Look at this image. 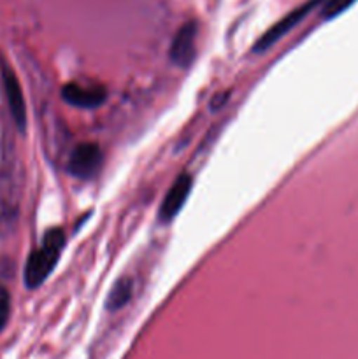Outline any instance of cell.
<instances>
[{
    "mask_svg": "<svg viewBox=\"0 0 358 359\" xmlns=\"http://www.w3.org/2000/svg\"><path fill=\"white\" fill-rule=\"evenodd\" d=\"M63 245H65V233L60 228H53V230L46 231L41 248L32 252L27 266H25V284H27V287L35 290L48 279L49 273L55 269L56 262H58L60 255H62Z\"/></svg>",
    "mask_w": 358,
    "mask_h": 359,
    "instance_id": "cell-1",
    "label": "cell"
},
{
    "mask_svg": "<svg viewBox=\"0 0 358 359\" xmlns=\"http://www.w3.org/2000/svg\"><path fill=\"white\" fill-rule=\"evenodd\" d=\"M102 165V151L97 144H81L72 151L69 158V168L70 175L77 179H90L98 172Z\"/></svg>",
    "mask_w": 358,
    "mask_h": 359,
    "instance_id": "cell-2",
    "label": "cell"
},
{
    "mask_svg": "<svg viewBox=\"0 0 358 359\" xmlns=\"http://www.w3.org/2000/svg\"><path fill=\"white\" fill-rule=\"evenodd\" d=\"M195 44H197V23L195 21H188L183 25L178 32H175L174 39L171 44V60L178 67L192 65L193 58H195Z\"/></svg>",
    "mask_w": 358,
    "mask_h": 359,
    "instance_id": "cell-3",
    "label": "cell"
},
{
    "mask_svg": "<svg viewBox=\"0 0 358 359\" xmlns=\"http://www.w3.org/2000/svg\"><path fill=\"white\" fill-rule=\"evenodd\" d=\"M62 97L67 104L79 109H95L105 102V88L98 84L83 86L79 83H69L62 88Z\"/></svg>",
    "mask_w": 358,
    "mask_h": 359,
    "instance_id": "cell-4",
    "label": "cell"
},
{
    "mask_svg": "<svg viewBox=\"0 0 358 359\" xmlns=\"http://www.w3.org/2000/svg\"><path fill=\"white\" fill-rule=\"evenodd\" d=\"M192 177L188 174H183L175 179L174 184L171 186V189L165 195L164 202L160 205V212H158V217H160L161 223H168V221L174 219L179 214V210L183 209L185 202L188 200L190 191H192Z\"/></svg>",
    "mask_w": 358,
    "mask_h": 359,
    "instance_id": "cell-5",
    "label": "cell"
},
{
    "mask_svg": "<svg viewBox=\"0 0 358 359\" xmlns=\"http://www.w3.org/2000/svg\"><path fill=\"white\" fill-rule=\"evenodd\" d=\"M4 86H6L7 100H9L11 114H13L18 128L25 130V125H27V107H25L23 91H21L16 76L9 69H6V72H4Z\"/></svg>",
    "mask_w": 358,
    "mask_h": 359,
    "instance_id": "cell-6",
    "label": "cell"
},
{
    "mask_svg": "<svg viewBox=\"0 0 358 359\" xmlns=\"http://www.w3.org/2000/svg\"><path fill=\"white\" fill-rule=\"evenodd\" d=\"M319 2H321V0H311V2L305 4L304 7H300V9L293 11V13H291V14H288V16L284 18L283 21H279V23H277L276 27L270 28V30L267 32V34L263 35V37L260 39L258 42H256L255 51H262V49H267L270 44H274V42H276L277 39L281 37V35H284L288 30H290L291 27H295V25H297L298 21H300L302 18H304L305 14H307L309 11H311L312 7H314L316 4H319Z\"/></svg>",
    "mask_w": 358,
    "mask_h": 359,
    "instance_id": "cell-7",
    "label": "cell"
},
{
    "mask_svg": "<svg viewBox=\"0 0 358 359\" xmlns=\"http://www.w3.org/2000/svg\"><path fill=\"white\" fill-rule=\"evenodd\" d=\"M132 297V280L130 279H119L114 284L112 291L109 293L107 298V309L109 311H118V309L125 307L126 302Z\"/></svg>",
    "mask_w": 358,
    "mask_h": 359,
    "instance_id": "cell-8",
    "label": "cell"
},
{
    "mask_svg": "<svg viewBox=\"0 0 358 359\" xmlns=\"http://www.w3.org/2000/svg\"><path fill=\"white\" fill-rule=\"evenodd\" d=\"M353 0H321L319 4H323V16L325 18H333L339 13H343Z\"/></svg>",
    "mask_w": 358,
    "mask_h": 359,
    "instance_id": "cell-9",
    "label": "cell"
},
{
    "mask_svg": "<svg viewBox=\"0 0 358 359\" xmlns=\"http://www.w3.org/2000/svg\"><path fill=\"white\" fill-rule=\"evenodd\" d=\"M11 316V297L9 291L0 284V332L6 328L7 321Z\"/></svg>",
    "mask_w": 358,
    "mask_h": 359,
    "instance_id": "cell-10",
    "label": "cell"
}]
</instances>
